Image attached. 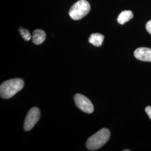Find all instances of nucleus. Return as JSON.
<instances>
[{"label": "nucleus", "mask_w": 151, "mask_h": 151, "mask_svg": "<svg viewBox=\"0 0 151 151\" xmlns=\"http://www.w3.org/2000/svg\"><path fill=\"white\" fill-rule=\"evenodd\" d=\"M133 17V12L129 10H125L122 11L119 14L117 21L120 24L123 25L125 22H129Z\"/></svg>", "instance_id": "obj_9"}, {"label": "nucleus", "mask_w": 151, "mask_h": 151, "mask_svg": "<svg viewBox=\"0 0 151 151\" xmlns=\"http://www.w3.org/2000/svg\"><path fill=\"white\" fill-rule=\"evenodd\" d=\"M90 10V4L86 0H79L70 7L69 15L74 20H79L86 16Z\"/></svg>", "instance_id": "obj_3"}, {"label": "nucleus", "mask_w": 151, "mask_h": 151, "mask_svg": "<svg viewBox=\"0 0 151 151\" xmlns=\"http://www.w3.org/2000/svg\"><path fill=\"white\" fill-rule=\"evenodd\" d=\"M145 111H146V113L151 120V106H147L145 109Z\"/></svg>", "instance_id": "obj_12"}, {"label": "nucleus", "mask_w": 151, "mask_h": 151, "mask_svg": "<svg viewBox=\"0 0 151 151\" xmlns=\"http://www.w3.org/2000/svg\"><path fill=\"white\" fill-rule=\"evenodd\" d=\"M40 112L37 108H32L28 111L26 118L24 121V129L25 131H29L32 129L40 119Z\"/></svg>", "instance_id": "obj_4"}, {"label": "nucleus", "mask_w": 151, "mask_h": 151, "mask_svg": "<svg viewBox=\"0 0 151 151\" xmlns=\"http://www.w3.org/2000/svg\"><path fill=\"white\" fill-rule=\"evenodd\" d=\"M24 82L20 78H14L4 82L0 86V95L3 99H10L22 90Z\"/></svg>", "instance_id": "obj_1"}, {"label": "nucleus", "mask_w": 151, "mask_h": 151, "mask_svg": "<svg viewBox=\"0 0 151 151\" xmlns=\"http://www.w3.org/2000/svg\"><path fill=\"white\" fill-rule=\"evenodd\" d=\"M19 32H20V34H21L22 37L25 41H29L31 39V38H32L31 35L27 29H24L23 27H20Z\"/></svg>", "instance_id": "obj_10"}, {"label": "nucleus", "mask_w": 151, "mask_h": 151, "mask_svg": "<svg viewBox=\"0 0 151 151\" xmlns=\"http://www.w3.org/2000/svg\"><path fill=\"white\" fill-rule=\"evenodd\" d=\"M46 38V35L43 30L37 29L33 32L32 42L35 45H40L43 43Z\"/></svg>", "instance_id": "obj_7"}, {"label": "nucleus", "mask_w": 151, "mask_h": 151, "mask_svg": "<svg viewBox=\"0 0 151 151\" xmlns=\"http://www.w3.org/2000/svg\"><path fill=\"white\" fill-rule=\"evenodd\" d=\"M104 37L102 34L99 33L92 34L88 39V42L94 46L100 47L103 43Z\"/></svg>", "instance_id": "obj_8"}, {"label": "nucleus", "mask_w": 151, "mask_h": 151, "mask_svg": "<svg viewBox=\"0 0 151 151\" xmlns=\"http://www.w3.org/2000/svg\"><path fill=\"white\" fill-rule=\"evenodd\" d=\"M130 150H124V151H129Z\"/></svg>", "instance_id": "obj_13"}, {"label": "nucleus", "mask_w": 151, "mask_h": 151, "mask_svg": "<svg viewBox=\"0 0 151 151\" xmlns=\"http://www.w3.org/2000/svg\"><path fill=\"white\" fill-rule=\"evenodd\" d=\"M134 55L135 58L144 62H151V49L142 47L135 49Z\"/></svg>", "instance_id": "obj_6"}, {"label": "nucleus", "mask_w": 151, "mask_h": 151, "mask_svg": "<svg viewBox=\"0 0 151 151\" xmlns=\"http://www.w3.org/2000/svg\"><path fill=\"white\" fill-rule=\"evenodd\" d=\"M146 27L147 32L151 34V20L147 22L146 24Z\"/></svg>", "instance_id": "obj_11"}, {"label": "nucleus", "mask_w": 151, "mask_h": 151, "mask_svg": "<svg viewBox=\"0 0 151 151\" xmlns=\"http://www.w3.org/2000/svg\"><path fill=\"white\" fill-rule=\"evenodd\" d=\"M74 100L77 108L84 113L91 114L93 112L94 108L92 103L84 95L77 93L75 95Z\"/></svg>", "instance_id": "obj_5"}, {"label": "nucleus", "mask_w": 151, "mask_h": 151, "mask_svg": "<svg viewBox=\"0 0 151 151\" xmlns=\"http://www.w3.org/2000/svg\"><path fill=\"white\" fill-rule=\"evenodd\" d=\"M110 132L106 128H103L91 136L86 142V147L90 151H95L104 146L110 138Z\"/></svg>", "instance_id": "obj_2"}]
</instances>
